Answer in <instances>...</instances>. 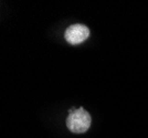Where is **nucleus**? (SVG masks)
I'll use <instances>...</instances> for the list:
<instances>
[{
  "label": "nucleus",
  "mask_w": 148,
  "mask_h": 138,
  "mask_svg": "<svg viewBox=\"0 0 148 138\" xmlns=\"http://www.w3.org/2000/svg\"><path fill=\"white\" fill-rule=\"evenodd\" d=\"M92 124V117L90 113L83 107L71 109L66 117V127L74 134L86 133Z\"/></svg>",
  "instance_id": "obj_1"
},
{
  "label": "nucleus",
  "mask_w": 148,
  "mask_h": 138,
  "mask_svg": "<svg viewBox=\"0 0 148 138\" xmlns=\"http://www.w3.org/2000/svg\"><path fill=\"white\" fill-rule=\"evenodd\" d=\"M90 37V29L85 25L74 23L66 28L64 32V39L70 44H80Z\"/></svg>",
  "instance_id": "obj_2"
}]
</instances>
